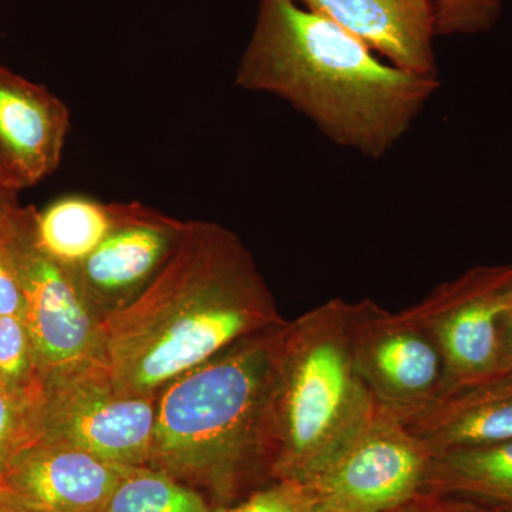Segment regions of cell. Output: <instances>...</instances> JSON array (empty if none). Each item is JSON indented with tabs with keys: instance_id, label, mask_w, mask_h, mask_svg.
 Wrapping results in <instances>:
<instances>
[{
	"instance_id": "obj_14",
	"label": "cell",
	"mask_w": 512,
	"mask_h": 512,
	"mask_svg": "<svg viewBox=\"0 0 512 512\" xmlns=\"http://www.w3.org/2000/svg\"><path fill=\"white\" fill-rule=\"evenodd\" d=\"M409 72L437 76L430 0H298Z\"/></svg>"
},
{
	"instance_id": "obj_25",
	"label": "cell",
	"mask_w": 512,
	"mask_h": 512,
	"mask_svg": "<svg viewBox=\"0 0 512 512\" xmlns=\"http://www.w3.org/2000/svg\"><path fill=\"white\" fill-rule=\"evenodd\" d=\"M19 208L18 201L15 198V192L6 190L2 184H0V220L5 218L6 215H9L10 212H13Z\"/></svg>"
},
{
	"instance_id": "obj_10",
	"label": "cell",
	"mask_w": 512,
	"mask_h": 512,
	"mask_svg": "<svg viewBox=\"0 0 512 512\" xmlns=\"http://www.w3.org/2000/svg\"><path fill=\"white\" fill-rule=\"evenodd\" d=\"M184 225L140 202H117L107 237L72 269L100 319L128 305L153 282L177 247Z\"/></svg>"
},
{
	"instance_id": "obj_4",
	"label": "cell",
	"mask_w": 512,
	"mask_h": 512,
	"mask_svg": "<svg viewBox=\"0 0 512 512\" xmlns=\"http://www.w3.org/2000/svg\"><path fill=\"white\" fill-rule=\"evenodd\" d=\"M343 301L286 320L279 333L266 410L271 483L308 481L379 409L357 369Z\"/></svg>"
},
{
	"instance_id": "obj_23",
	"label": "cell",
	"mask_w": 512,
	"mask_h": 512,
	"mask_svg": "<svg viewBox=\"0 0 512 512\" xmlns=\"http://www.w3.org/2000/svg\"><path fill=\"white\" fill-rule=\"evenodd\" d=\"M392 512H497L493 507L454 497V495L420 491L412 500Z\"/></svg>"
},
{
	"instance_id": "obj_6",
	"label": "cell",
	"mask_w": 512,
	"mask_h": 512,
	"mask_svg": "<svg viewBox=\"0 0 512 512\" xmlns=\"http://www.w3.org/2000/svg\"><path fill=\"white\" fill-rule=\"evenodd\" d=\"M18 272L29 330L42 377L99 359L100 318L90 308L73 271L37 247L32 208H16L0 221Z\"/></svg>"
},
{
	"instance_id": "obj_19",
	"label": "cell",
	"mask_w": 512,
	"mask_h": 512,
	"mask_svg": "<svg viewBox=\"0 0 512 512\" xmlns=\"http://www.w3.org/2000/svg\"><path fill=\"white\" fill-rule=\"evenodd\" d=\"M437 35L476 33L490 28L501 0H430Z\"/></svg>"
},
{
	"instance_id": "obj_2",
	"label": "cell",
	"mask_w": 512,
	"mask_h": 512,
	"mask_svg": "<svg viewBox=\"0 0 512 512\" xmlns=\"http://www.w3.org/2000/svg\"><path fill=\"white\" fill-rule=\"evenodd\" d=\"M237 84L291 104L336 146L380 160L436 96L437 76L400 69L298 0H259Z\"/></svg>"
},
{
	"instance_id": "obj_27",
	"label": "cell",
	"mask_w": 512,
	"mask_h": 512,
	"mask_svg": "<svg viewBox=\"0 0 512 512\" xmlns=\"http://www.w3.org/2000/svg\"><path fill=\"white\" fill-rule=\"evenodd\" d=\"M497 512H512V504L511 505H501V507H493Z\"/></svg>"
},
{
	"instance_id": "obj_15",
	"label": "cell",
	"mask_w": 512,
	"mask_h": 512,
	"mask_svg": "<svg viewBox=\"0 0 512 512\" xmlns=\"http://www.w3.org/2000/svg\"><path fill=\"white\" fill-rule=\"evenodd\" d=\"M488 507L512 504V440L431 457L423 490Z\"/></svg>"
},
{
	"instance_id": "obj_9",
	"label": "cell",
	"mask_w": 512,
	"mask_h": 512,
	"mask_svg": "<svg viewBox=\"0 0 512 512\" xmlns=\"http://www.w3.org/2000/svg\"><path fill=\"white\" fill-rule=\"evenodd\" d=\"M343 311L357 369L377 406L406 413L446 389L439 346L403 312L387 311L372 299L343 301Z\"/></svg>"
},
{
	"instance_id": "obj_24",
	"label": "cell",
	"mask_w": 512,
	"mask_h": 512,
	"mask_svg": "<svg viewBox=\"0 0 512 512\" xmlns=\"http://www.w3.org/2000/svg\"><path fill=\"white\" fill-rule=\"evenodd\" d=\"M501 366L503 372H512V308L501 326Z\"/></svg>"
},
{
	"instance_id": "obj_13",
	"label": "cell",
	"mask_w": 512,
	"mask_h": 512,
	"mask_svg": "<svg viewBox=\"0 0 512 512\" xmlns=\"http://www.w3.org/2000/svg\"><path fill=\"white\" fill-rule=\"evenodd\" d=\"M393 416L433 456L512 440V372L450 384L423 406Z\"/></svg>"
},
{
	"instance_id": "obj_26",
	"label": "cell",
	"mask_w": 512,
	"mask_h": 512,
	"mask_svg": "<svg viewBox=\"0 0 512 512\" xmlns=\"http://www.w3.org/2000/svg\"><path fill=\"white\" fill-rule=\"evenodd\" d=\"M0 512H30L0 493Z\"/></svg>"
},
{
	"instance_id": "obj_5",
	"label": "cell",
	"mask_w": 512,
	"mask_h": 512,
	"mask_svg": "<svg viewBox=\"0 0 512 512\" xmlns=\"http://www.w3.org/2000/svg\"><path fill=\"white\" fill-rule=\"evenodd\" d=\"M156 400L117 392L103 363L90 360L43 377L29 407L33 440L84 451L117 466L144 467Z\"/></svg>"
},
{
	"instance_id": "obj_18",
	"label": "cell",
	"mask_w": 512,
	"mask_h": 512,
	"mask_svg": "<svg viewBox=\"0 0 512 512\" xmlns=\"http://www.w3.org/2000/svg\"><path fill=\"white\" fill-rule=\"evenodd\" d=\"M42 382L25 320L20 316H0V384L30 407Z\"/></svg>"
},
{
	"instance_id": "obj_16",
	"label": "cell",
	"mask_w": 512,
	"mask_h": 512,
	"mask_svg": "<svg viewBox=\"0 0 512 512\" xmlns=\"http://www.w3.org/2000/svg\"><path fill=\"white\" fill-rule=\"evenodd\" d=\"M117 202L66 195L47 205L32 208V231L37 247L67 268L82 264L107 237L116 220Z\"/></svg>"
},
{
	"instance_id": "obj_11",
	"label": "cell",
	"mask_w": 512,
	"mask_h": 512,
	"mask_svg": "<svg viewBox=\"0 0 512 512\" xmlns=\"http://www.w3.org/2000/svg\"><path fill=\"white\" fill-rule=\"evenodd\" d=\"M70 130L66 104L0 66V184L18 192L55 173Z\"/></svg>"
},
{
	"instance_id": "obj_22",
	"label": "cell",
	"mask_w": 512,
	"mask_h": 512,
	"mask_svg": "<svg viewBox=\"0 0 512 512\" xmlns=\"http://www.w3.org/2000/svg\"><path fill=\"white\" fill-rule=\"evenodd\" d=\"M23 313H25V299H23L22 286L0 229V316L23 318Z\"/></svg>"
},
{
	"instance_id": "obj_3",
	"label": "cell",
	"mask_w": 512,
	"mask_h": 512,
	"mask_svg": "<svg viewBox=\"0 0 512 512\" xmlns=\"http://www.w3.org/2000/svg\"><path fill=\"white\" fill-rule=\"evenodd\" d=\"M282 325L238 340L157 393L147 467L217 508L271 483L266 410Z\"/></svg>"
},
{
	"instance_id": "obj_21",
	"label": "cell",
	"mask_w": 512,
	"mask_h": 512,
	"mask_svg": "<svg viewBox=\"0 0 512 512\" xmlns=\"http://www.w3.org/2000/svg\"><path fill=\"white\" fill-rule=\"evenodd\" d=\"M33 443L28 404L0 384V477L20 451Z\"/></svg>"
},
{
	"instance_id": "obj_17",
	"label": "cell",
	"mask_w": 512,
	"mask_h": 512,
	"mask_svg": "<svg viewBox=\"0 0 512 512\" xmlns=\"http://www.w3.org/2000/svg\"><path fill=\"white\" fill-rule=\"evenodd\" d=\"M200 491L151 467H130L101 512H215Z\"/></svg>"
},
{
	"instance_id": "obj_12",
	"label": "cell",
	"mask_w": 512,
	"mask_h": 512,
	"mask_svg": "<svg viewBox=\"0 0 512 512\" xmlns=\"http://www.w3.org/2000/svg\"><path fill=\"white\" fill-rule=\"evenodd\" d=\"M130 467L35 443L0 477V493L30 512H101Z\"/></svg>"
},
{
	"instance_id": "obj_8",
	"label": "cell",
	"mask_w": 512,
	"mask_h": 512,
	"mask_svg": "<svg viewBox=\"0 0 512 512\" xmlns=\"http://www.w3.org/2000/svg\"><path fill=\"white\" fill-rule=\"evenodd\" d=\"M511 308L512 265H505L468 271L402 312L439 346L450 386L503 372L501 326Z\"/></svg>"
},
{
	"instance_id": "obj_1",
	"label": "cell",
	"mask_w": 512,
	"mask_h": 512,
	"mask_svg": "<svg viewBox=\"0 0 512 512\" xmlns=\"http://www.w3.org/2000/svg\"><path fill=\"white\" fill-rule=\"evenodd\" d=\"M285 322L244 241L217 222L185 221L153 282L100 319L99 360L117 392L156 397L238 340Z\"/></svg>"
},
{
	"instance_id": "obj_7",
	"label": "cell",
	"mask_w": 512,
	"mask_h": 512,
	"mask_svg": "<svg viewBox=\"0 0 512 512\" xmlns=\"http://www.w3.org/2000/svg\"><path fill=\"white\" fill-rule=\"evenodd\" d=\"M433 454L396 416L372 420L305 483L316 512H392L423 490Z\"/></svg>"
},
{
	"instance_id": "obj_20",
	"label": "cell",
	"mask_w": 512,
	"mask_h": 512,
	"mask_svg": "<svg viewBox=\"0 0 512 512\" xmlns=\"http://www.w3.org/2000/svg\"><path fill=\"white\" fill-rule=\"evenodd\" d=\"M215 512H316L305 485L296 481H274L252 491L238 503Z\"/></svg>"
}]
</instances>
